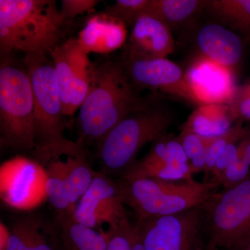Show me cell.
Here are the masks:
<instances>
[{"instance_id": "cell-1", "label": "cell", "mask_w": 250, "mask_h": 250, "mask_svg": "<svg viewBox=\"0 0 250 250\" xmlns=\"http://www.w3.org/2000/svg\"><path fill=\"white\" fill-rule=\"evenodd\" d=\"M122 62L92 64L89 91L79 113L80 139L98 142L131 113L151 102L138 95Z\"/></svg>"}, {"instance_id": "cell-2", "label": "cell", "mask_w": 250, "mask_h": 250, "mask_svg": "<svg viewBox=\"0 0 250 250\" xmlns=\"http://www.w3.org/2000/svg\"><path fill=\"white\" fill-rule=\"evenodd\" d=\"M68 21L54 0H1V58L15 52L50 56L65 42Z\"/></svg>"}, {"instance_id": "cell-3", "label": "cell", "mask_w": 250, "mask_h": 250, "mask_svg": "<svg viewBox=\"0 0 250 250\" xmlns=\"http://www.w3.org/2000/svg\"><path fill=\"white\" fill-rule=\"evenodd\" d=\"M118 182L123 203L132 208L137 219L175 214L200 207L220 187L212 179L198 182L121 178Z\"/></svg>"}, {"instance_id": "cell-4", "label": "cell", "mask_w": 250, "mask_h": 250, "mask_svg": "<svg viewBox=\"0 0 250 250\" xmlns=\"http://www.w3.org/2000/svg\"><path fill=\"white\" fill-rule=\"evenodd\" d=\"M11 57L1 58L0 67V145L1 148L34 152V100L30 78L26 65H18Z\"/></svg>"}, {"instance_id": "cell-5", "label": "cell", "mask_w": 250, "mask_h": 250, "mask_svg": "<svg viewBox=\"0 0 250 250\" xmlns=\"http://www.w3.org/2000/svg\"><path fill=\"white\" fill-rule=\"evenodd\" d=\"M173 121L168 110L151 103L120 122L98 142L103 172L123 174L146 144L167 135Z\"/></svg>"}, {"instance_id": "cell-6", "label": "cell", "mask_w": 250, "mask_h": 250, "mask_svg": "<svg viewBox=\"0 0 250 250\" xmlns=\"http://www.w3.org/2000/svg\"><path fill=\"white\" fill-rule=\"evenodd\" d=\"M24 64L34 94L35 151L52 150L68 141L62 134L64 115L54 62L48 56L25 55Z\"/></svg>"}, {"instance_id": "cell-7", "label": "cell", "mask_w": 250, "mask_h": 250, "mask_svg": "<svg viewBox=\"0 0 250 250\" xmlns=\"http://www.w3.org/2000/svg\"><path fill=\"white\" fill-rule=\"evenodd\" d=\"M202 206L208 247L236 250L250 233V177L215 192Z\"/></svg>"}, {"instance_id": "cell-8", "label": "cell", "mask_w": 250, "mask_h": 250, "mask_svg": "<svg viewBox=\"0 0 250 250\" xmlns=\"http://www.w3.org/2000/svg\"><path fill=\"white\" fill-rule=\"evenodd\" d=\"M146 250H207L202 206L175 214L136 219Z\"/></svg>"}, {"instance_id": "cell-9", "label": "cell", "mask_w": 250, "mask_h": 250, "mask_svg": "<svg viewBox=\"0 0 250 250\" xmlns=\"http://www.w3.org/2000/svg\"><path fill=\"white\" fill-rule=\"evenodd\" d=\"M45 171L39 161L18 156L0 167V197L12 209L29 211L47 200Z\"/></svg>"}, {"instance_id": "cell-10", "label": "cell", "mask_w": 250, "mask_h": 250, "mask_svg": "<svg viewBox=\"0 0 250 250\" xmlns=\"http://www.w3.org/2000/svg\"><path fill=\"white\" fill-rule=\"evenodd\" d=\"M71 218L77 223L102 232L104 225H107L108 231L129 221L119 182L113 180L104 172H97Z\"/></svg>"}, {"instance_id": "cell-11", "label": "cell", "mask_w": 250, "mask_h": 250, "mask_svg": "<svg viewBox=\"0 0 250 250\" xmlns=\"http://www.w3.org/2000/svg\"><path fill=\"white\" fill-rule=\"evenodd\" d=\"M122 63L135 85L159 90L195 103L185 73L167 59H123Z\"/></svg>"}, {"instance_id": "cell-12", "label": "cell", "mask_w": 250, "mask_h": 250, "mask_svg": "<svg viewBox=\"0 0 250 250\" xmlns=\"http://www.w3.org/2000/svg\"><path fill=\"white\" fill-rule=\"evenodd\" d=\"M195 103L229 104L236 92L232 71L208 59L200 57L185 73Z\"/></svg>"}, {"instance_id": "cell-13", "label": "cell", "mask_w": 250, "mask_h": 250, "mask_svg": "<svg viewBox=\"0 0 250 250\" xmlns=\"http://www.w3.org/2000/svg\"><path fill=\"white\" fill-rule=\"evenodd\" d=\"M174 50L170 28L155 18L143 16L133 26L123 59H166Z\"/></svg>"}, {"instance_id": "cell-14", "label": "cell", "mask_w": 250, "mask_h": 250, "mask_svg": "<svg viewBox=\"0 0 250 250\" xmlns=\"http://www.w3.org/2000/svg\"><path fill=\"white\" fill-rule=\"evenodd\" d=\"M196 44L201 57L231 70L240 62L243 54L239 36L215 23L200 28L196 35Z\"/></svg>"}, {"instance_id": "cell-15", "label": "cell", "mask_w": 250, "mask_h": 250, "mask_svg": "<svg viewBox=\"0 0 250 250\" xmlns=\"http://www.w3.org/2000/svg\"><path fill=\"white\" fill-rule=\"evenodd\" d=\"M126 34L124 22L103 13L90 18L77 39L88 54H108L124 45Z\"/></svg>"}, {"instance_id": "cell-16", "label": "cell", "mask_w": 250, "mask_h": 250, "mask_svg": "<svg viewBox=\"0 0 250 250\" xmlns=\"http://www.w3.org/2000/svg\"><path fill=\"white\" fill-rule=\"evenodd\" d=\"M67 170L66 187L72 215L80 199L87 191L96 175L85 154L83 141H69L62 147Z\"/></svg>"}, {"instance_id": "cell-17", "label": "cell", "mask_w": 250, "mask_h": 250, "mask_svg": "<svg viewBox=\"0 0 250 250\" xmlns=\"http://www.w3.org/2000/svg\"><path fill=\"white\" fill-rule=\"evenodd\" d=\"M57 74L64 116H72L84 102L90 82L80 78L69 65L59 45L50 54Z\"/></svg>"}, {"instance_id": "cell-18", "label": "cell", "mask_w": 250, "mask_h": 250, "mask_svg": "<svg viewBox=\"0 0 250 250\" xmlns=\"http://www.w3.org/2000/svg\"><path fill=\"white\" fill-rule=\"evenodd\" d=\"M55 250H107L104 233L74 221L71 217H56Z\"/></svg>"}, {"instance_id": "cell-19", "label": "cell", "mask_w": 250, "mask_h": 250, "mask_svg": "<svg viewBox=\"0 0 250 250\" xmlns=\"http://www.w3.org/2000/svg\"><path fill=\"white\" fill-rule=\"evenodd\" d=\"M233 121L229 105L204 104L192 112L182 128L204 137L215 138L231 129Z\"/></svg>"}, {"instance_id": "cell-20", "label": "cell", "mask_w": 250, "mask_h": 250, "mask_svg": "<svg viewBox=\"0 0 250 250\" xmlns=\"http://www.w3.org/2000/svg\"><path fill=\"white\" fill-rule=\"evenodd\" d=\"M208 3L203 0H150L146 16L159 20L171 29L191 19Z\"/></svg>"}, {"instance_id": "cell-21", "label": "cell", "mask_w": 250, "mask_h": 250, "mask_svg": "<svg viewBox=\"0 0 250 250\" xmlns=\"http://www.w3.org/2000/svg\"><path fill=\"white\" fill-rule=\"evenodd\" d=\"M49 223L36 213L17 217L9 227L10 236L6 250H29Z\"/></svg>"}, {"instance_id": "cell-22", "label": "cell", "mask_w": 250, "mask_h": 250, "mask_svg": "<svg viewBox=\"0 0 250 250\" xmlns=\"http://www.w3.org/2000/svg\"><path fill=\"white\" fill-rule=\"evenodd\" d=\"M207 8L224 24L250 36V0H213Z\"/></svg>"}, {"instance_id": "cell-23", "label": "cell", "mask_w": 250, "mask_h": 250, "mask_svg": "<svg viewBox=\"0 0 250 250\" xmlns=\"http://www.w3.org/2000/svg\"><path fill=\"white\" fill-rule=\"evenodd\" d=\"M215 138L204 137L186 128L176 137L187 154L193 174L204 172L207 150Z\"/></svg>"}, {"instance_id": "cell-24", "label": "cell", "mask_w": 250, "mask_h": 250, "mask_svg": "<svg viewBox=\"0 0 250 250\" xmlns=\"http://www.w3.org/2000/svg\"><path fill=\"white\" fill-rule=\"evenodd\" d=\"M149 3L150 0H117L114 4L106 6L103 13L126 26H134L140 18L146 16Z\"/></svg>"}, {"instance_id": "cell-25", "label": "cell", "mask_w": 250, "mask_h": 250, "mask_svg": "<svg viewBox=\"0 0 250 250\" xmlns=\"http://www.w3.org/2000/svg\"><path fill=\"white\" fill-rule=\"evenodd\" d=\"M246 133L242 126L241 122H239L236 125H233L231 129L228 130L226 133L215 138L207 150L203 172L207 175L212 173L217 161L228 147V145L231 143L239 141Z\"/></svg>"}, {"instance_id": "cell-26", "label": "cell", "mask_w": 250, "mask_h": 250, "mask_svg": "<svg viewBox=\"0 0 250 250\" xmlns=\"http://www.w3.org/2000/svg\"><path fill=\"white\" fill-rule=\"evenodd\" d=\"M133 223L126 222L118 228L104 233L107 250H131V231Z\"/></svg>"}, {"instance_id": "cell-27", "label": "cell", "mask_w": 250, "mask_h": 250, "mask_svg": "<svg viewBox=\"0 0 250 250\" xmlns=\"http://www.w3.org/2000/svg\"><path fill=\"white\" fill-rule=\"evenodd\" d=\"M250 177V166L238 159L225 171L219 184L223 189L234 187Z\"/></svg>"}, {"instance_id": "cell-28", "label": "cell", "mask_w": 250, "mask_h": 250, "mask_svg": "<svg viewBox=\"0 0 250 250\" xmlns=\"http://www.w3.org/2000/svg\"><path fill=\"white\" fill-rule=\"evenodd\" d=\"M239 141L229 144L228 147L217 161L214 168L212 171L213 176L211 179L216 181L218 183L225 174V171L228 170V167L238 159V144H237V142H239Z\"/></svg>"}, {"instance_id": "cell-29", "label": "cell", "mask_w": 250, "mask_h": 250, "mask_svg": "<svg viewBox=\"0 0 250 250\" xmlns=\"http://www.w3.org/2000/svg\"><path fill=\"white\" fill-rule=\"evenodd\" d=\"M100 2L97 0H62L61 11L68 21L92 11Z\"/></svg>"}, {"instance_id": "cell-30", "label": "cell", "mask_w": 250, "mask_h": 250, "mask_svg": "<svg viewBox=\"0 0 250 250\" xmlns=\"http://www.w3.org/2000/svg\"><path fill=\"white\" fill-rule=\"evenodd\" d=\"M233 120L238 118L250 119V95L235 92L229 104Z\"/></svg>"}, {"instance_id": "cell-31", "label": "cell", "mask_w": 250, "mask_h": 250, "mask_svg": "<svg viewBox=\"0 0 250 250\" xmlns=\"http://www.w3.org/2000/svg\"><path fill=\"white\" fill-rule=\"evenodd\" d=\"M238 159L250 166V134L246 133L238 144Z\"/></svg>"}, {"instance_id": "cell-32", "label": "cell", "mask_w": 250, "mask_h": 250, "mask_svg": "<svg viewBox=\"0 0 250 250\" xmlns=\"http://www.w3.org/2000/svg\"><path fill=\"white\" fill-rule=\"evenodd\" d=\"M131 250H146L137 225L133 224L131 231Z\"/></svg>"}, {"instance_id": "cell-33", "label": "cell", "mask_w": 250, "mask_h": 250, "mask_svg": "<svg viewBox=\"0 0 250 250\" xmlns=\"http://www.w3.org/2000/svg\"><path fill=\"white\" fill-rule=\"evenodd\" d=\"M10 236L9 226L0 222V250H6Z\"/></svg>"}, {"instance_id": "cell-34", "label": "cell", "mask_w": 250, "mask_h": 250, "mask_svg": "<svg viewBox=\"0 0 250 250\" xmlns=\"http://www.w3.org/2000/svg\"><path fill=\"white\" fill-rule=\"evenodd\" d=\"M236 250H250V233L242 242Z\"/></svg>"}, {"instance_id": "cell-35", "label": "cell", "mask_w": 250, "mask_h": 250, "mask_svg": "<svg viewBox=\"0 0 250 250\" xmlns=\"http://www.w3.org/2000/svg\"><path fill=\"white\" fill-rule=\"evenodd\" d=\"M236 91L238 92V93L243 94V95H250V83L245 85L244 87L240 88V89H236Z\"/></svg>"}, {"instance_id": "cell-36", "label": "cell", "mask_w": 250, "mask_h": 250, "mask_svg": "<svg viewBox=\"0 0 250 250\" xmlns=\"http://www.w3.org/2000/svg\"><path fill=\"white\" fill-rule=\"evenodd\" d=\"M225 250L217 249V248H209V247H208V250Z\"/></svg>"}]
</instances>
